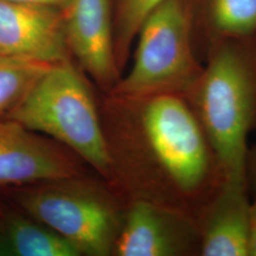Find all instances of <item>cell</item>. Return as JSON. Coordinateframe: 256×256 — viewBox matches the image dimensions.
I'll return each mask as SVG.
<instances>
[{
  "instance_id": "obj_1",
  "label": "cell",
  "mask_w": 256,
  "mask_h": 256,
  "mask_svg": "<svg viewBox=\"0 0 256 256\" xmlns=\"http://www.w3.org/2000/svg\"><path fill=\"white\" fill-rule=\"evenodd\" d=\"M113 100L120 108V182L129 202L196 220L226 178L189 102L176 94Z\"/></svg>"
},
{
  "instance_id": "obj_2",
  "label": "cell",
  "mask_w": 256,
  "mask_h": 256,
  "mask_svg": "<svg viewBox=\"0 0 256 256\" xmlns=\"http://www.w3.org/2000/svg\"><path fill=\"white\" fill-rule=\"evenodd\" d=\"M185 99L226 180L248 182L247 140L256 128V37L209 42L202 75Z\"/></svg>"
},
{
  "instance_id": "obj_3",
  "label": "cell",
  "mask_w": 256,
  "mask_h": 256,
  "mask_svg": "<svg viewBox=\"0 0 256 256\" xmlns=\"http://www.w3.org/2000/svg\"><path fill=\"white\" fill-rule=\"evenodd\" d=\"M5 118L54 140L114 180L113 160L93 96L70 61L52 64Z\"/></svg>"
},
{
  "instance_id": "obj_4",
  "label": "cell",
  "mask_w": 256,
  "mask_h": 256,
  "mask_svg": "<svg viewBox=\"0 0 256 256\" xmlns=\"http://www.w3.org/2000/svg\"><path fill=\"white\" fill-rule=\"evenodd\" d=\"M194 0H165L138 34L134 63L110 92L116 99L158 94L186 97L203 70L194 50Z\"/></svg>"
},
{
  "instance_id": "obj_5",
  "label": "cell",
  "mask_w": 256,
  "mask_h": 256,
  "mask_svg": "<svg viewBox=\"0 0 256 256\" xmlns=\"http://www.w3.org/2000/svg\"><path fill=\"white\" fill-rule=\"evenodd\" d=\"M80 178L37 183L18 200L32 218L68 240L81 254L110 256L122 216L108 194Z\"/></svg>"
},
{
  "instance_id": "obj_6",
  "label": "cell",
  "mask_w": 256,
  "mask_h": 256,
  "mask_svg": "<svg viewBox=\"0 0 256 256\" xmlns=\"http://www.w3.org/2000/svg\"><path fill=\"white\" fill-rule=\"evenodd\" d=\"M196 218L152 202L132 200L113 252L119 256H200Z\"/></svg>"
},
{
  "instance_id": "obj_7",
  "label": "cell",
  "mask_w": 256,
  "mask_h": 256,
  "mask_svg": "<svg viewBox=\"0 0 256 256\" xmlns=\"http://www.w3.org/2000/svg\"><path fill=\"white\" fill-rule=\"evenodd\" d=\"M81 158L54 140L0 119V185L82 176Z\"/></svg>"
},
{
  "instance_id": "obj_8",
  "label": "cell",
  "mask_w": 256,
  "mask_h": 256,
  "mask_svg": "<svg viewBox=\"0 0 256 256\" xmlns=\"http://www.w3.org/2000/svg\"><path fill=\"white\" fill-rule=\"evenodd\" d=\"M63 8L68 50L99 86L111 92L119 79L110 0H66Z\"/></svg>"
},
{
  "instance_id": "obj_9",
  "label": "cell",
  "mask_w": 256,
  "mask_h": 256,
  "mask_svg": "<svg viewBox=\"0 0 256 256\" xmlns=\"http://www.w3.org/2000/svg\"><path fill=\"white\" fill-rule=\"evenodd\" d=\"M68 54L61 10L0 0V55L58 64Z\"/></svg>"
},
{
  "instance_id": "obj_10",
  "label": "cell",
  "mask_w": 256,
  "mask_h": 256,
  "mask_svg": "<svg viewBox=\"0 0 256 256\" xmlns=\"http://www.w3.org/2000/svg\"><path fill=\"white\" fill-rule=\"evenodd\" d=\"M248 187L226 180L200 212V256H247L252 223Z\"/></svg>"
},
{
  "instance_id": "obj_11",
  "label": "cell",
  "mask_w": 256,
  "mask_h": 256,
  "mask_svg": "<svg viewBox=\"0 0 256 256\" xmlns=\"http://www.w3.org/2000/svg\"><path fill=\"white\" fill-rule=\"evenodd\" d=\"M7 256H79L68 240L37 220L10 216L3 232Z\"/></svg>"
},
{
  "instance_id": "obj_12",
  "label": "cell",
  "mask_w": 256,
  "mask_h": 256,
  "mask_svg": "<svg viewBox=\"0 0 256 256\" xmlns=\"http://www.w3.org/2000/svg\"><path fill=\"white\" fill-rule=\"evenodd\" d=\"M209 42L256 37V0H203Z\"/></svg>"
},
{
  "instance_id": "obj_13",
  "label": "cell",
  "mask_w": 256,
  "mask_h": 256,
  "mask_svg": "<svg viewBox=\"0 0 256 256\" xmlns=\"http://www.w3.org/2000/svg\"><path fill=\"white\" fill-rule=\"evenodd\" d=\"M52 64L25 57L0 55V119Z\"/></svg>"
},
{
  "instance_id": "obj_14",
  "label": "cell",
  "mask_w": 256,
  "mask_h": 256,
  "mask_svg": "<svg viewBox=\"0 0 256 256\" xmlns=\"http://www.w3.org/2000/svg\"><path fill=\"white\" fill-rule=\"evenodd\" d=\"M165 0H119L118 32L114 39L118 66L124 64L132 41L148 16Z\"/></svg>"
},
{
  "instance_id": "obj_15",
  "label": "cell",
  "mask_w": 256,
  "mask_h": 256,
  "mask_svg": "<svg viewBox=\"0 0 256 256\" xmlns=\"http://www.w3.org/2000/svg\"><path fill=\"white\" fill-rule=\"evenodd\" d=\"M7 1L22 4V5H27V6L57 9L59 7H63L66 0H7Z\"/></svg>"
},
{
  "instance_id": "obj_16",
  "label": "cell",
  "mask_w": 256,
  "mask_h": 256,
  "mask_svg": "<svg viewBox=\"0 0 256 256\" xmlns=\"http://www.w3.org/2000/svg\"><path fill=\"white\" fill-rule=\"evenodd\" d=\"M247 256H256V224L254 222L248 239Z\"/></svg>"
},
{
  "instance_id": "obj_17",
  "label": "cell",
  "mask_w": 256,
  "mask_h": 256,
  "mask_svg": "<svg viewBox=\"0 0 256 256\" xmlns=\"http://www.w3.org/2000/svg\"><path fill=\"white\" fill-rule=\"evenodd\" d=\"M248 176L250 174L252 176V180H254L256 185V146L254 147L252 154L248 153Z\"/></svg>"
},
{
  "instance_id": "obj_18",
  "label": "cell",
  "mask_w": 256,
  "mask_h": 256,
  "mask_svg": "<svg viewBox=\"0 0 256 256\" xmlns=\"http://www.w3.org/2000/svg\"><path fill=\"white\" fill-rule=\"evenodd\" d=\"M0 256H7L5 244H4V238H3V234L1 232V230H0Z\"/></svg>"
},
{
  "instance_id": "obj_19",
  "label": "cell",
  "mask_w": 256,
  "mask_h": 256,
  "mask_svg": "<svg viewBox=\"0 0 256 256\" xmlns=\"http://www.w3.org/2000/svg\"><path fill=\"white\" fill-rule=\"evenodd\" d=\"M252 220L256 224V194L254 200L252 202Z\"/></svg>"
}]
</instances>
